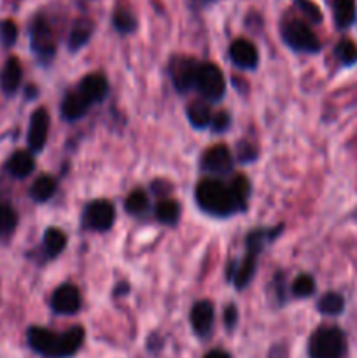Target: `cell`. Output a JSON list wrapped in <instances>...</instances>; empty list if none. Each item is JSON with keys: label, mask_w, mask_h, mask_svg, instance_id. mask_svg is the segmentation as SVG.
I'll return each instance as SVG.
<instances>
[{"label": "cell", "mask_w": 357, "mask_h": 358, "mask_svg": "<svg viewBox=\"0 0 357 358\" xmlns=\"http://www.w3.org/2000/svg\"><path fill=\"white\" fill-rule=\"evenodd\" d=\"M275 233H276V229H272V231L259 229V231H254V233L248 234V236H247V252H248V254L258 255L259 252H261L265 241L275 238Z\"/></svg>", "instance_id": "obj_29"}, {"label": "cell", "mask_w": 357, "mask_h": 358, "mask_svg": "<svg viewBox=\"0 0 357 358\" xmlns=\"http://www.w3.org/2000/svg\"><path fill=\"white\" fill-rule=\"evenodd\" d=\"M254 269H255V255L248 254L247 252L244 261H241L238 266H234V271L233 275H231L237 289H244V287L248 285V282L252 280V275H254Z\"/></svg>", "instance_id": "obj_19"}, {"label": "cell", "mask_w": 357, "mask_h": 358, "mask_svg": "<svg viewBox=\"0 0 357 358\" xmlns=\"http://www.w3.org/2000/svg\"><path fill=\"white\" fill-rule=\"evenodd\" d=\"M147 208H149V198H147L146 192L140 191V189L133 191L132 194L126 198V212H130L132 215H140V213L146 212Z\"/></svg>", "instance_id": "obj_28"}, {"label": "cell", "mask_w": 357, "mask_h": 358, "mask_svg": "<svg viewBox=\"0 0 357 358\" xmlns=\"http://www.w3.org/2000/svg\"><path fill=\"white\" fill-rule=\"evenodd\" d=\"M230 189H231V194H233L234 201H237L238 208H240V206H244L245 201H247V198H248V189H251L247 178L241 177L240 175V177H237L233 182H231Z\"/></svg>", "instance_id": "obj_31"}, {"label": "cell", "mask_w": 357, "mask_h": 358, "mask_svg": "<svg viewBox=\"0 0 357 358\" xmlns=\"http://www.w3.org/2000/svg\"><path fill=\"white\" fill-rule=\"evenodd\" d=\"M282 38L290 49L300 52H317L321 49L317 35L307 23L300 20H290L282 24Z\"/></svg>", "instance_id": "obj_3"}, {"label": "cell", "mask_w": 357, "mask_h": 358, "mask_svg": "<svg viewBox=\"0 0 357 358\" xmlns=\"http://www.w3.org/2000/svg\"><path fill=\"white\" fill-rule=\"evenodd\" d=\"M198 63L191 58H178L172 66V80L175 90L186 93L196 84V73H198Z\"/></svg>", "instance_id": "obj_9"}, {"label": "cell", "mask_w": 357, "mask_h": 358, "mask_svg": "<svg viewBox=\"0 0 357 358\" xmlns=\"http://www.w3.org/2000/svg\"><path fill=\"white\" fill-rule=\"evenodd\" d=\"M336 56L342 59V63L345 65H352L357 62V45L352 41H342L336 45Z\"/></svg>", "instance_id": "obj_33"}, {"label": "cell", "mask_w": 357, "mask_h": 358, "mask_svg": "<svg viewBox=\"0 0 357 358\" xmlns=\"http://www.w3.org/2000/svg\"><path fill=\"white\" fill-rule=\"evenodd\" d=\"M230 58L234 65L245 70L255 69V65H258L259 62L255 45L252 44V42L245 41V38H238V41H234L233 44L230 45Z\"/></svg>", "instance_id": "obj_12"}, {"label": "cell", "mask_w": 357, "mask_h": 358, "mask_svg": "<svg viewBox=\"0 0 357 358\" xmlns=\"http://www.w3.org/2000/svg\"><path fill=\"white\" fill-rule=\"evenodd\" d=\"M115 210L112 203L105 201V199H98L88 205L86 212H84V222L90 229L93 231H108L114 224Z\"/></svg>", "instance_id": "obj_5"}, {"label": "cell", "mask_w": 357, "mask_h": 358, "mask_svg": "<svg viewBox=\"0 0 357 358\" xmlns=\"http://www.w3.org/2000/svg\"><path fill=\"white\" fill-rule=\"evenodd\" d=\"M268 358H289V352H287V348L284 345H275L272 348V352H270Z\"/></svg>", "instance_id": "obj_38"}, {"label": "cell", "mask_w": 357, "mask_h": 358, "mask_svg": "<svg viewBox=\"0 0 357 358\" xmlns=\"http://www.w3.org/2000/svg\"><path fill=\"white\" fill-rule=\"evenodd\" d=\"M114 27L121 34H132L136 28L135 14L130 9H126V7H119L114 13Z\"/></svg>", "instance_id": "obj_27"}, {"label": "cell", "mask_w": 357, "mask_h": 358, "mask_svg": "<svg viewBox=\"0 0 357 358\" xmlns=\"http://www.w3.org/2000/svg\"><path fill=\"white\" fill-rule=\"evenodd\" d=\"M28 345L34 352L38 355L48 358H58V346H59V336L55 332L48 331L42 327H30L28 329Z\"/></svg>", "instance_id": "obj_7"}, {"label": "cell", "mask_w": 357, "mask_h": 358, "mask_svg": "<svg viewBox=\"0 0 357 358\" xmlns=\"http://www.w3.org/2000/svg\"><path fill=\"white\" fill-rule=\"evenodd\" d=\"M196 201L212 215H230L238 208L231 189L216 178L202 180L196 187Z\"/></svg>", "instance_id": "obj_1"}, {"label": "cell", "mask_w": 357, "mask_h": 358, "mask_svg": "<svg viewBox=\"0 0 357 358\" xmlns=\"http://www.w3.org/2000/svg\"><path fill=\"white\" fill-rule=\"evenodd\" d=\"M18 215L10 206L0 205V236H9L16 229Z\"/></svg>", "instance_id": "obj_30"}, {"label": "cell", "mask_w": 357, "mask_h": 358, "mask_svg": "<svg viewBox=\"0 0 357 358\" xmlns=\"http://www.w3.org/2000/svg\"><path fill=\"white\" fill-rule=\"evenodd\" d=\"M35 161L31 157L30 152H24V150H20V152L13 154L10 159L7 161V170L13 177L16 178H24L34 171Z\"/></svg>", "instance_id": "obj_18"}, {"label": "cell", "mask_w": 357, "mask_h": 358, "mask_svg": "<svg viewBox=\"0 0 357 358\" xmlns=\"http://www.w3.org/2000/svg\"><path fill=\"white\" fill-rule=\"evenodd\" d=\"M91 34H93V23H91L90 20H77L69 35L70 49L76 51V49L83 48V45L90 41Z\"/></svg>", "instance_id": "obj_20"}, {"label": "cell", "mask_w": 357, "mask_h": 358, "mask_svg": "<svg viewBox=\"0 0 357 358\" xmlns=\"http://www.w3.org/2000/svg\"><path fill=\"white\" fill-rule=\"evenodd\" d=\"M88 107H90V101L83 96V93L79 90L72 91L62 101V117L66 121H77L86 114Z\"/></svg>", "instance_id": "obj_15"}, {"label": "cell", "mask_w": 357, "mask_h": 358, "mask_svg": "<svg viewBox=\"0 0 357 358\" xmlns=\"http://www.w3.org/2000/svg\"><path fill=\"white\" fill-rule=\"evenodd\" d=\"M315 292V282L312 276L301 275L293 282V294L296 297H308Z\"/></svg>", "instance_id": "obj_32"}, {"label": "cell", "mask_w": 357, "mask_h": 358, "mask_svg": "<svg viewBox=\"0 0 357 358\" xmlns=\"http://www.w3.org/2000/svg\"><path fill=\"white\" fill-rule=\"evenodd\" d=\"M188 119L191 122L192 128L203 129L206 126H210L212 122V112H210L209 105L203 103V101H196V103L189 105L188 108Z\"/></svg>", "instance_id": "obj_22"}, {"label": "cell", "mask_w": 357, "mask_h": 358, "mask_svg": "<svg viewBox=\"0 0 357 358\" xmlns=\"http://www.w3.org/2000/svg\"><path fill=\"white\" fill-rule=\"evenodd\" d=\"M195 87L209 101H220L224 91H226V80H224L219 66H216L214 63H203L198 66Z\"/></svg>", "instance_id": "obj_4"}, {"label": "cell", "mask_w": 357, "mask_h": 358, "mask_svg": "<svg viewBox=\"0 0 357 358\" xmlns=\"http://www.w3.org/2000/svg\"><path fill=\"white\" fill-rule=\"evenodd\" d=\"M66 245V238L63 234V231L56 229V227H51V229L46 231L44 234V248L51 257L58 255L59 252L65 248Z\"/></svg>", "instance_id": "obj_25"}, {"label": "cell", "mask_w": 357, "mask_h": 358, "mask_svg": "<svg viewBox=\"0 0 357 358\" xmlns=\"http://www.w3.org/2000/svg\"><path fill=\"white\" fill-rule=\"evenodd\" d=\"M56 191V180L49 175H42L38 177L37 180L34 182L30 189V196L35 199V201L42 203V201H48L49 198H52Z\"/></svg>", "instance_id": "obj_23"}, {"label": "cell", "mask_w": 357, "mask_h": 358, "mask_svg": "<svg viewBox=\"0 0 357 358\" xmlns=\"http://www.w3.org/2000/svg\"><path fill=\"white\" fill-rule=\"evenodd\" d=\"M346 352L345 336L336 327H321L308 343L310 358H343Z\"/></svg>", "instance_id": "obj_2"}, {"label": "cell", "mask_w": 357, "mask_h": 358, "mask_svg": "<svg viewBox=\"0 0 357 358\" xmlns=\"http://www.w3.org/2000/svg\"><path fill=\"white\" fill-rule=\"evenodd\" d=\"M51 306L59 315H74L80 308V294L77 287L62 285L55 290L51 297Z\"/></svg>", "instance_id": "obj_11"}, {"label": "cell", "mask_w": 357, "mask_h": 358, "mask_svg": "<svg viewBox=\"0 0 357 358\" xmlns=\"http://www.w3.org/2000/svg\"><path fill=\"white\" fill-rule=\"evenodd\" d=\"M181 215V206L174 199H163L156 206V217L163 224H175Z\"/></svg>", "instance_id": "obj_24"}, {"label": "cell", "mask_w": 357, "mask_h": 358, "mask_svg": "<svg viewBox=\"0 0 357 358\" xmlns=\"http://www.w3.org/2000/svg\"><path fill=\"white\" fill-rule=\"evenodd\" d=\"M84 343V329L80 325L70 327L69 331L59 334V346H58V358L74 357Z\"/></svg>", "instance_id": "obj_16"}, {"label": "cell", "mask_w": 357, "mask_h": 358, "mask_svg": "<svg viewBox=\"0 0 357 358\" xmlns=\"http://www.w3.org/2000/svg\"><path fill=\"white\" fill-rule=\"evenodd\" d=\"M191 327L200 338H205L210 334L214 325V306L210 301H200L191 308Z\"/></svg>", "instance_id": "obj_13"}, {"label": "cell", "mask_w": 357, "mask_h": 358, "mask_svg": "<svg viewBox=\"0 0 357 358\" xmlns=\"http://www.w3.org/2000/svg\"><path fill=\"white\" fill-rule=\"evenodd\" d=\"M210 124H212L214 131H224V129L230 126V115H227L226 112H219V114L214 115Z\"/></svg>", "instance_id": "obj_36"}, {"label": "cell", "mask_w": 357, "mask_h": 358, "mask_svg": "<svg viewBox=\"0 0 357 358\" xmlns=\"http://www.w3.org/2000/svg\"><path fill=\"white\" fill-rule=\"evenodd\" d=\"M31 48L42 59H51L55 56V35L44 17H37L31 24Z\"/></svg>", "instance_id": "obj_6"}, {"label": "cell", "mask_w": 357, "mask_h": 358, "mask_svg": "<svg viewBox=\"0 0 357 358\" xmlns=\"http://www.w3.org/2000/svg\"><path fill=\"white\" fill-rule=\"evenodd\" d=\"M238 324V311L234 306H227L224 311V325H226L227 331H233Z\"/></svg>", "instance_id": "obj_37"}, {"label": "cell", "mask_w": 357, "mask_h": 358, "mask_svg": "<svg viewBox=\"0 0 357 358\" xmlns=\"http://www.w3.org/2000/svg\"><path fill=\"white\" fill-rule=\"evenodd\" d=\"M49 133V114L44 108H38L31 114L30 126H28V147L31 152H41L48 140Z\"/></svg>", "instance_id": "obj_8"}, {"label": "cell", "mask_w": 357, "mask_h": 358, "mask_svg": "<svg viewBox=\"0 0 357 358\" xmlns=\"http://www.w3.org/2000/svg\"><path fill=\"white\" fill-rule=\"evenodd\" d=\"M317 308L322 315H340L343 311V308H345V301H343V297L340 294L329 292L326 296H322Z\"/></svg>", "instance_id": "obj_26"}, {"label": "cell", "mask_w": 357, "mask_h": 358, "mask_svg": "<svg viewBox=\"0 0 357 358\" xmlns=\"http://www.w3.org/2000/svg\"><path fill=\"white\" fill-rule=\"evenodd\" d=\"M294 3H296L298 9L304 14V17H307L308 21H312V23H321L322 13L321 9H318L317 3L312 2V0H294Z\"/></svg>", "instance_id": "obj_34"}, {"label": "cell", "mask_w": 357, "mask_h": 358, "mask_svg": "<svg viewBox=\"0 0 357 358\" xmlns=\"http://www.w3.org/2000/svg\"><path fill=\"white\" fill-rule=\"evenodd\" d=\"M79 91L90 103L102 101L108 93V83L102 73H90L80 80Z\"/></svg>", "instance_id": "obj_14"}, {"label": "cell", "mask_w": 357, "mask_h": 358, "mask_svg": "<svg viewBox=\"0 0 357 358\" xmlns=\"http://www.w3.org/2000/svg\"><path fill=\"white\" fill-rule=\"evenodd\" d=\"M18 38V27L10 20L0 21V42L4 45H13Z\"/></svg>", "instance_id": "obj_35"}, {"label": "cell", "mask_w": 357, "mask_h": 358, "mask_svg": "<svg viewBox=\"0 0 357 358\" xmlns=\"http://www.w3.org/2000/svg\"><path fill=\"white\" fill-rule=\"evenodd\" d=\"M21 76H23V70H21V63L16 58L7 59L6 65H4L2 72H0V86L6 91L7 94H13L18 90L21 83Z\"/></svg>", "instance_id": "obj_17"}, {"label": "cell", "mask_w": 357, "mask_h": 358, "mask_svg": "<svg viewBox=\"0 0 357 358\" xmlns=\"http://www.w3.org/2000/svg\"><path fill=\"white\" fill-rule=\"evenodd\" d=\"M203 358H231V355L227 352H224V350H212V352L206 353Z\"/></svg>", "instance_id": "obj_39"}, {"label": "cell", "mask_w": 357, "mask_h": 358, "mask_svg": "<svg viewBox=\"0 0 357 358\" xmlns=\"http://www.w3.org/2000/svg\"><path fill=\"white\" fill-rule=\"evenodd\" d=\"M203 170L214 175H226L233 168V157L226 145H216L206 150L202 157Z\"/></svg>", "instance_id": "obj_10"}, {"label": "cell", "mask_w": 357, "mask_h": 358, "mask_svg": "<svg viewBox=\"0 0 357 358\" xmlns=\"http://www.w3.org/2000/svg\"><path fill=\"white\" fill-rule=\"evenodd\" d=\"M335 21L338 28H346L356 17V0H332Z\"/></svg>", "instance_id": "obj_21"}]
</instances>
